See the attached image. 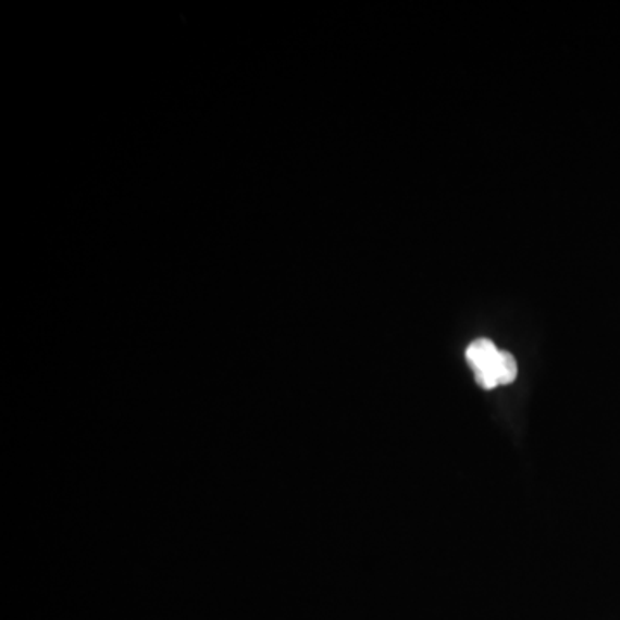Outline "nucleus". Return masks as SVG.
Listing matches in <instances>:
<instances>
[{
  "label": "nucleus",
  "mask_w": 620,
  "mask_h": 620,
  "mask_svg": "<svg viewBox=\"0 0 620 620\" xmlns=\"http://www.w3.org/2000/svg\"><path fill=\"white\" fill-rule=\"evenodd\" d=\"M500 350L489 339L481 338L472 342L466 351V359L475 374V383L484 389H493L500 385L496 364H498Z\"/></svg>",
  "instance_id": "1"
},
{
  "label": "nucleus",
  "mask_w": 620,
  "mask_h": 620,
  "mask_svg": "<svg viewBox=\"0 0 620 620\" xmlns=\"http://www.w3.org/2000/svg\"><path fill=\"white\" fill-rule=\"evenodd\" d=\"M496 374H498V383L500 385H510L517 377V362L509 351L500 350L498 354V364H496Z\"/></svg>",
  "instance_id": "2"
}]
</instances>
